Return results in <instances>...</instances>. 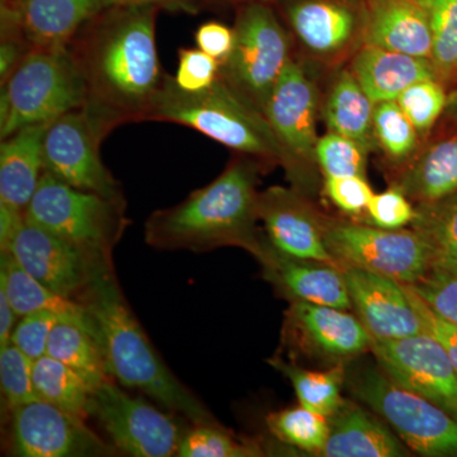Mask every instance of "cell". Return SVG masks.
I'll return each mask as SVG.
<instances>
[{
    "label": "cell",
    "instance_id": "1",
    "mask_svg": "<svg viewBox=\"0 0 457 457\" xmlns=\"http://www.w3.org/2000/svg\"><path fill=\"white\" fill-rule=\"evenodd\" d=\"M159 9H102L69 44L86 84L83 112L102 140L119 126L147 121L165 77L155 40Z\"/></svg>",
    "mask_w": 457,
    "mask_h": 457
},
{
    "label": "cell",
    "instance_id": "2",
    "mask_svg": "<svg viewBox=\"0 0 457 457\" xmlns=\"http://www.w3.org/2000/svg\"><path fill=\"white\" fill-rule=\"evenodd\" d=\"M258 163L237 158L210 185L185 201L156 210L145 224L147 245L159 251H212L240 246L253 253L263 237L258 228Z\"/></svg>",
    "mask_w": 457,
    "mask_h": 457
},
{
    "label": "cell",
    "instance_id": "3",
    "mask_svg": "<svg viewBox=\"0 0 457 457\" xmlns=\"http://www.w3.org/2000/svg\"><path fill=\"white\" fill-rule=\"evenodd\" d=\"M82 303L90 329L99 343L108 376L137 389L194 425H219L185 384L180 383L153 347L117 284L113 270L95 282Z\"/></svg>",
    "mask_w": 457,
    "mask_h": 457
},
{
    "label": "cell",
    "instance_id": "4",
    "mask_svg": "<svg viewBox=\"0 0 457 457\" xmlns=\"http://www.w3.org/2000/svg\"><path fill=\"white\" fill-rule=\"evenodd\" d=\"M147 121L186 126L262 165L284 167V152L266 116L220 75L209 88L188 92L165 74Z\"/></svg>",
    "mask_w": 457,
    "mask_h": 457
},
{
    "label": "cell",
    "instance_id": "5",
    "mask_svg": "<svg viewBox=\"0 0 457 457\" xmlns=\"http://www.w3.org/2000/svg\"><path fill=\"white\" fill-rule=\"evenodd\" d=\"M86 95L82 71L69 46L36 47L2 86L0 137L79 110Z\"/></svg>",
    "mask_w": 457,
    "mask_h": 457
},
{
    "label": "cell",
    "instance_id": "6",
    "mask_svg": "<svg viewBox=\"0 0 457 457\" xmlns=\"http://www.w3.org/2000/svg\"><path fill=\"white\" fill-rule=\"evenodd\" d=\"M351 393L393 427L405 446L422 456L457 457V420L431 400L405 389L383 370L345 376Z\"/></svg>",
    "mask_w": 457,
    "mask_h": 457
},
{
    "label": "cell",
    "instance_id": "7",
    "mask_svg": "<svg viewBox=\"0 0 457 457\" xmlns=\"http://www.w3.org/2000/svg\"><path fill=\"white\" fill-rule=\"evenodd\" d=\"M233 29V50L219 75L263 113L293 60L290 36L267 0L243 5Z\"/></svg>",
    "mask_w": 457,
    "mask_h": 457
},
{
    "label": "cell",
    "instance_id": "8",
    "mask_svg": "<svg viewBox=\"0 0 457 457\" xmlns=\"http://www.w3.org/2000/svg\"><path fill=\"white\" fill-rule=\"evenodd\" d=\"M26 219L89 251L111 255L128 225L126 201L113 200L42 174Z\"/></svg>",
    "mask_w": 457,
    "mask_h": 457
},
{
    "label": "cell",
    "instance_id": "9",
    "mask_svg": "<svg viewBox=\"0 0 457 457\" xmlns=\"http://www.w3.org/2000/svg\"><path fill=\"white\" fill-rule=\"evenodd\" d=\"M326 243L339 266L380 273L413 285L433 269L428 245L416 230H389L327 219Z\"/></svg>",
    "mask_w": 457,
    "mask_h": 457
},
{
    "label": "cell",
    "instance_id": "10",
    "mask_svg": "<svg viewBox=\"0 0 457 457\" xmlns=\"http://www.w3.org/2000/svg\"><path fill=\"white\" fill-rule=\"evenodd\" d=\"M5 252L54 293L77 303L90 286L113 270L111 255L68 242L27 219Z\"/></svg>",
    "mask_w": 457,
    "mask_h": 457
},
{
    "label": "cell",
    "instance_id": "11",
    "mask_svg": "<svg viewBox=\"0 0 457 457\" xmlns=\"http://www.w3.org/2000/svg\"><path fill=\"white\" fill-rule=\"evenodd\" d=\"M89 416L107 433L114 450L129 456L177 455L185 435L173 418L110 380L93 390Z\"/></svg>",
    "mask_w": 457,
    "mask_h": 457
},
{
    "label": "cell",
    "instance_id": "12",
    "mask_svg": "<svg viewBox=\"0 0 457 457\" xmlns=\"http://www.w3.org/2000/svg\"><path fill=\"white\" fill-rule=\"evenodd\" d=\"M319 93L302 62L293 59L264 108L282 152L284 168L295 185L309 179L311 165L317 164Z\"/></svg>",
    "mask_w": 457,
    "mask_h": 457
},
{
    "label": "cell",
    "instance_id": "13",
    "mask_svg": "<svg viewBox=\"0 0 457 457\" xmlns=\"http://www.w3.org/2000/svg\"><path fill=\"white\" fill-rule=\"evenodd\" d=\"M86 418L37 399L11 411L12 455L20 457L111 456L104 444L84 422Z\"/></svg>",
    "mask_w": 457,
    "mask_h": 457
},
{
    "label": "cell",
    "instance_id": "14",
    "mask_svg": "<svg viewBox=\"0 0 457 457\" xmlns=\"http://www.w3.org/2000/svg\"><path fill=\"white\" fill-rule=\"evenodd\" d=\"M102 141L82 108L62 114L45 131V171L71 187L125 200L119 182L102 162Z\"/></svg>",
    "mask_w": 457,
    "mask_h": 457
},
{
    "label": "cell",
    "instance_id": "15",
    "mask_svg": "<svg viewBox=\"0 0 457 457\" xmlns=\"http://www.w3.org/2000/svg\"><path fill=\"white\" fill-rule=\"evenodd\" d=\"M378 368L405 389L431 400L457 420V372L449 354L428 333L375 341Z\"/></svg>",
    "mask_w": 457,
    "mask_h": 457
},
{
    "label": "cell",
    "instance_id": "16",
    "mask_svg": "<svg viewBox=\"0 0 457 457\" xmlns=\"http://www.w3.org/2000/svg\"><path fill=\"white\" fill-rule=\"evenodd\" d=\"M284 330L300 353L329 366L371 350L372 337L359 317L333 306L293 302L286 312Z\"/></svg>",
    "mask_w": 457,
    "mask_h": 457
},
{
    "label": "cell",
    "instance_id": "17",
    "mask_svg": "<svg viewBox=\"0 0 457 457\" xmlns=\"http://www.w3.org/2000/svg\"><path fill=\"white\" fill-rule=\"evenodd\" d=\"M295 37L309 55L323 62L341 59L363 44L362 0H278Z\"/></svg>",
    "mask_w": 457,
    "mask_h": 457
},
{
    "label": "cell",
    "instance_id": "18",
    "mask_svg": "<svg viewBox=\"0 0 457 457\" xmlns=\"http://www.w3.org/2000/svg\"><path fill=\"white\" fill-rule=\"evenodd\" d=\"M258 215L264 236L278 251L339 266L326 243L328 218L312 206L300 189L273 186L260 192Z\"/></svg>",
    "mask_w": 457,
    "mask_h": 457
},
{
    "label": "cell",
    "instance_id": "19",
    "mask_svg": "<svg viewBox=\"0 0 457 457\" xmlns=\"http://www.w3.org/2000/svg\"><path fill=\"white\" fill-rule=\"evenodd\" d=\"M252 254L261 264L263 278L288 302L351 311L350 293L342 267L286 254L270 245L266 236Z\"/></svg>",
    "mask_w": 457,
    "mask_h": 457
},
{
    "label": "cell",
    "instance_id": "20",
    "mask_svg": "<svg viewBox=\"0 0 457 457\" xmlns=\"http://www.w3.org/2000/svg\"><path fill=\"white\" fill-rule=\"evenodd\" d=\"M352 309L375 341L425 333L407 287L396 279L357 267L342 266Z\"/></svg>",
    "mask_w": 457,
    "mask_h": 457
},
{
    "label": "cell",
    "instance_id": "21",
    "mask_svg": "<svg viewBox=\"0 0 457 457\" xmlns=\"http://www.w3.org/2000/svg\"><path fill=\"white\" fill-rule=\"evenodd\" d=\"M2 7L13 12L32 49H47L69 46L104 4L102 0H2Z\"/></svg>",
    "mask_w": 457,
    "mask_h": 457
},
{
    "label": "cell",
    "instance_id": "22",
    "mask_svg": "<svg viewBox=\"0 0 457 457\" xmlns=\"http://www.w3.org/2000/svg\"><path fill=\"white\" fill-rule=\"evenodd\" d=\"M431 59L432 35L416 0H365L363 44Z\"/></svg>",
    "mask_w": 457,
    "mask_h": 457
},
{
    "label": "cell",
    "instance_id": "23",
    "mask_svg": "<svg viewBox=\"0 0 457 457\" xmlns=\"http://www.w3.org/2000/svg\"><path fill=\"white\" fill-rule=\"evenodd\" d=\"M348 69L375 104L396 101L408 87L420 80L438 79L431 59L371 45H361Z\"/></svg>",
    "mask_w": 457,
    "mask_h": 457
},
{
    "label": "cell",
    "instance_id": "24",
    "mask_svg": "<svg viewBox=\"0 0 457 457\" xmlns=\"http://www.w3.org/2000/svg\"><path fill=\"white\" fill-rule=\"evenodd\" d=\"M408 450L384 423L353 400L343 399L329 417V435L321 457H402Z\"/></svg>",
    "mask_w": 457,
    "mask_h": 457
},
{
    "label": "cell",
    "instance_id": "25",
    "mask_svg": "<svg viewBox=\"0 0 457 457\" xmlns=\"http://www.w3.org/2000/svg\"><path fill=\"white\" fill-rule=\"evenodd\" d=\"M47 125L26 126L2 140L0 203L26 212L45 171L44 137Z\"/></svg>",
    "mask_w": 457,
    "mask_h": 457
},
{
    "label": "cell",
    "instance_id": "26",
    "mask_svg": "<svg viewBox=\"0 0 457 457\" xmlns=\"http://www.w3.org/2000/svg\"><path fill=\"white\" fill-rule=\"evenodd\" d=\"M396 187L416 204L433 203L457 192V131L432 141L409 161Z\"/></svg>",
    "mask_w": 457,
    "mask_h": 457
},
{
    "label": "cell",
    "instance_id": "27",
    "mask_svg": "<svg viewBox=\"0 0 457 457\" xmlns=\"http://www.w3.org/2000/svg\"><path fill=\"white\" fill-rule=\"evenodd\" d=\"M375 104L361 88L350 69L338 73L324 102L323 119L328 132L356 141L371 152L374 135Z\"/></svg>",
    "mask_w": 457,
    "mask_h": 457
},
{
    "label": "cell",
    "instance_id": "28",
    "mask_svg": "<svg viewBox=\"0 0 457 457\" xmlns=\"http://www.w3.org/2000/svg\"><path fill=\"white\" fill-rule=\"evenodd\" d=\"M47 354L83 376L93 389L108 380L99 343L84 317H60L51 332Z\"/></svg>",
    "mask_w": 457,
    "mask_h": 457
},
{
    "label": "cell",
    "instance_id": "29",
    "mask_svg": "<svg viewBox=\"0 0 457 457\" xmlns=\"http://www.w3.org/2000/svg\"><path fill=\"white\" fill-rule=\"evenodd\" d=\"M0 288L7 294L18 317L35 312H53L60 317H84L82 303L60 296L29 275L13 255L5 252L0 260Z\"/></svg>",
    "mask_w": 457,
    "mask_h": 457
},
{
    "label": "cell",
    "instance_id": "30",
    "mask_svg": "<svg viewBox=\"0 0 457 457\" xmlns=\"http://www.w3.org/2000/svg\"><path fill=\"white\" fill-rule=\"evenodd\" d=\"M411 227L428 245L433 267L456 272L457 192L433 203L417 204Z\"/></svg>",
    "mask_w": 457,
    "mask_h": 457
},
{
    "label": "cell",
    "instance_id": "31",
    "mask_svg": "<svg viewBox=\"0 0 457 457\" xmlns=\"http://www.w3.org/2000/svg\"><path fill=\"white\" fill-rule=\"evenodd\" d=\"M33 386L38 399L78 416L89 417L95 389L83 376L49 354L33 363Z\"/></svg>",
    "mask_w": 457,
    "mask_h": 457
},
{
    "label": "cell",
    "instance_id": "32",
    "mask_svg": "<svg viewBox=\"0 0 457 457\" xmlns=\"http://www.w3.org/2000/svg\"><path fill=\"white\" fill-rule=\"evenodd\" d=\"M270 365L291 381L299 404L303 407L328 418L341 407L342 387L347 376L345 363H337L320 371L299 368L281 359L270 360Z\"/></svg>",
    "mask_w": 457,
    "mask_h": 457
},
{
    "label": "cell",
    "instance_id": "33",
    "mask_svg": "<svg viewBox=\"0 0 457 457\" xmlns=\"http://www.w3.org/2000/svg\"><path fill=\"white\" fill-rule=\"evenodd\" d=\"M266 423L278 441L312 456L319 455L329 435V418L302 404L270 413Z\"/></svg>",
    "mask_w": 457,
    "mask_h": 457
},
{
    "label": "cell",
    "instance_id": "34",
    "mask_svg": "<svg viewBox=\"0 0 457 457\" xmlns=\"http://www.w3.org/2000/svg\"><path fill=\"white\" fill-rule=\"evenodd\" d=\"M432 35L431 62L438 79L457 80V0H416Z\"/></svg>",
    "mask_w": 457,
    "mask_h": 457
},
{
    "label": "cell",
    "instance_id": "35",
    "mask_svg": "<svg viewBox=\"0 0 457 457\" xmlns=\"http://www.w3.org/2000/svg\"><path fill=\"white\" fill-rule=\"evenodd\" d=\"M374 135L376 145L396 163L411 161L420 149V135L396 101L375 104Z\"/></svg>",
    "mask_w": 457,
    "mask_h": 457
},
{
    "label": "cell",
    "instance_id": "36",
    "mask_svg": "<svg viewBox=\"0 0 457 457\" xmlns=\"http://www.w3.org/2000/svg\"><path fill=\"white\" fill-rule=\"evenodd\" d=\"M257 442L240 440L220 425H194L180 440L179 457L263 456Z\"/></svg>",
    "mask_w": 457,
    "mask_h": 457
},
{
    "label": "cell",
    "instance_id": "37",
    "mask_svg": "<svg viewBox=\"0 0 457 457\" xmlns=\"http://www.w3.org/2000/svg\"><path fill=\"white\" fill-rule=\"evenodd\" d=\"M446 90L438 79L420 80L408 87L396 99V104L407 114L420 137H427L438 119L445 114Z\"/></svg>",
    "mask_w": 457,
    "mask_h": 457
},
{
    "label": "cell",
    "instance_id": "38",
    "mask_svg": "<svg viewBox=\"0 0 457 457\" xmlns=\"http://www.w3.org/2000/svg\"><path fill=\"white\" fill-rule=\"evenodd\" d=\"M368 154V150L356 141L328 132L319 137L315 161L326 179L365 177Z\"/></svg>",
    "mask_w": 457,
    "mask_h": 457
},
{
    "label": "cell",
    "instance_id": "39",
    "mask_svg": "<svg viewBox=\"0 0 457 457\" xmlns=\"http://www.w3.org/2000/svg\"><path fill=\"white\" fill-rule=\"evenodd\" d=\"M33 363L12 343L0 347V386L9 411L38 399L33 386Z\"/></svg>",
    "mask_w": 457,
    "mask_h": 457
},
{
    "label": "cell",
    "instance_id": "40",
    "mask_svg": "<svg viewBox=\"0 0 457 457\" xmlns=\"http://www.w3.org/2000/svg\"><path fill=\"white\" fill-rule=\"evenodd\" d=\"M429 306L457 327V273L433 267L416 284L409 285Z\"/></svg>",
    "mask_w": 457,
    "mask_h": 457
},
{
    "label": "cell",
    "instance_id": "41",
    "mask_svg": "<svg viewBox=\"0 0 457 457\" xmlns=\"http://www.w3.org/2000/svg\"><path fill=\"white\" fill-rule=\"evenodd\" d=\"M60 315L53 312H35L22 317L14 328L11 343L26 356L36 361L47 354L51 332Z\"/></svg>",
    "mask_w": 457,
    "mask_h": 457
},
{
    "label": "cell",
    "instance_id": "42",
    "mask_svg": "<svg viewBox=\"0 0 457 457\" xmlns=\"http://www.w3.org/2000/svg\"><path fill=\"white\" fill-rule=\"evenodd\" d=\"M366 212L375 227L399 230L411 225L416 218V206H413L407 195L395 186L381 194H375Z\"/></svg>",
    "mask_w": 457,
    "mask_h": 457
},
{
    "label": "cell",
    "instance_id": "43",
    "mask_svg": "<svg viewBox=\"0 0 457 457\" xmlns=\"http://www.w3.org/2000/svg\"><path fill=\"white\" fill-rule=\"evenodd\" d=\"M219 73L220 62L198 47L179 51V68L173 78L179 88L188 92L209 88L218 79Z\"/></svg>",
    "mask_w": 457,
    "mask_h": 457
},
{
    "label": "cell",
    "instance_id": "44",
    "mask_svg": "<svg viewBox=\"0 0 457 457\" xmlns=\"http://www.w3.org/2000/svg\"><path fill=\"white\" fill-rule=\"evenodd\" d=\"M324 191L329 200L350 215H360L368 212V206L374 192L365 177H333L326 179Z\"/></svg>",
    "mask_w": 457,
    "mask_h": 457
},
{
    "label": "cell",
    "instance_id": "45",
    "mask_svg": "<svg viewBox=\"0 0 457 457\" xmlns=\"http://www.w3.org/2000/svg\"><path fill=\"white\" fill-rule=\"evenodd\" d=\"M405 287H407L411 305L416 309L418 317L422 321L425 333L432 336L445 348L457 372V327L433 311L411 286L405 285Z\"/></svg>",
    "mask_w": 457,
    "mask_h": 457
},
{
    "label": "cell",
    "instance_id": "46",
    "mask_svg": "<svg viewBox=\"0 0 457 457\" xmlns=\"http://www.w3.org/2000/svg\"><path fill=\"white\" fill-rule=\"evenodd\" d=\"M197 47L212 56L219 62H224L234 46V29L216 21L204 23L195 33Z\"/></svg>",
    "mask_w": 457,
    "mask_h": 457
},
{
    "label": "cell",
    "instance_id": "47",
    "mask_svg": "<svg viewBox=\"0 0 457 457\" xmlns=\"http://www.w3.org/2000/svg\"><path fill=\"white\" fill-rule=\"evenodd\" d=\"M25 219V212L0 203V249H2V253L7 251L9 243L16 236L18 228L23 224Z\"/></svg>",
    "mask_w": 457,
    "mask_h": 457
},
{
    "label": "cell",
    "instance_id": "48",
    "mask_svg": "<svg viewBox=\"0 0 457 457\" xmlns=\"http://www.w3.org/2000/svg\"><path fill=\"white\" fill-rule=\"evenodd\" d=\"M17 318L18 315L9 302L7 294L0 288V347H4L11 343Z\"/></svg>",
    "mask_w": 457,
    "mask_h": 457
},
{
    "label": "cell",
    "instance_id": "49",
    "mask_svg": "<svg viewBox=\"0 0 457 457\" xmlns=\"http://www.w3.org/2000/svg\"><path fill=\"white\" fill-rule=\"evenodd\" d=\"M185 0H102L104 9L120 5H158V7H179Z\"/></svg>",
    "mask_w": 457,
    "mask_h": 457
},
{
    "label": "cell",
    "instance_id": "50",
    "mask_svg": "<svg viewBox=\"0 0 457 457\" xmlns=\"http://www.w3.org/2000/svg\"><path fill=\"white\" fill-rule=\"evenodd\" d=\"M445 114L457 125V87L455 89L451 90L447 95L446 108H445Z\"/></svg>",
    "mask_w": 457,
    "mask_h": 457
},
{
    "label": "cell",
    "instance_id": "51",
    "mask_svg": "<svg viewBox=\"0 0 457 457\" xmlns=\"http://www.w3.org/2000/svg\"><path fill=\"white\" fill-rule=\"evenodd\" d=\"M267 2H270V0H267Z\"/></svg>",
    "mask_w": 457,
    "mask_h": 457
},
{
    "label": "cell",
    "instance_id": "52",
    "mask_svg": "<svg viewBox=\"0 0 457 457\" xmlns=\"http://www.w3.org/2000/svg\"><path fill=\"white\" fill-rule=\"evenodd\" d=\"M456 273H457V270H456Z\"/></svg>",
    "mask_w": 457,
    "mask_h": 457
}]
</instances>
